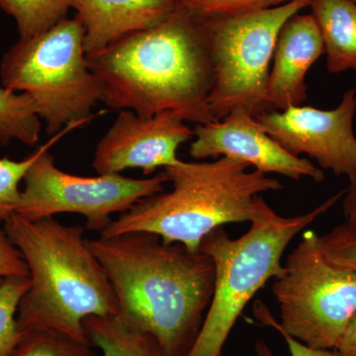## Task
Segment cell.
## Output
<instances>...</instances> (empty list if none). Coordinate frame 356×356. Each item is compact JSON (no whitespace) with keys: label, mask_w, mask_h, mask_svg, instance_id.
<instances>
[{"label":"cell","mask_w":356,"mask_h":356,"mask_svg":"<svg viewBox=\"0 0 356 356\" xmlns=\"http://www.w3.org/2000/svg\"><path fill=\"white\" fill-rule=\"evenodd\" d=\"M346 189L305 214L283 217L261 196L247 233L232 238L221 228L204 238L200 250L214 262V293L202 327L187 356H220L248 302L282 273V257L293 238L343 199Z\"/></svg>","instance_id":"5b68a950"},{"label":"cell","mask_w":356,"mask_h":356,"mask_svg":"<svg viewBox=\"0 0 356 356\" xmlns=\"http://www.w3.org/2000/svg\"><path fill=\"white\" fill-rule=\"evenodd\" d=\"M89 343L54 331L22 334L10 356H100Z\"/></svg>","instance_id":"d6986e66"},{"label":"cell","mask_w":356,"mask_h":356,"mask_svg":"<svg viewBox=\"0 0 356 356\" xmlns=\"http://www.w3.org/2000/svg\"><path fill=\"white\" fill-rule=\"evenodd\" d=\"M311 1L294 0L257 13L203 19L214 72L208 104L215 120L238 109L254 117L273 111L267 84L276 42L285 23Z\"/></svg>","instance_id":"52a82bcc"},{"label":"cell","mask_w":356,"mask_h":356,"mask_svg":"<svg viewBox=\"0 0 356 356\" xmlns=\"http://www.w3.org/2000/svg\"><path fill=\"white\" fill-rule=\"evenodd\" d=\"M355 112L356 88H350L334 109L297 105L255 118L290 154H307L317 161L321 170H331L353 182L356 179Z\"/></svg>","instance_id":"30bf717a"},{"label":"cell","mask_w":356,"mask_h":356,"mask_svg":"<svg viewBox=\"0 0 356 356\" xmlns=\"http://www.w3.org/2000/svg\"><path fill=\"white\" fill-rule=\"evenodd\" d=\"M29 278H7L0 285V356H10L22 334L17 313L21 299L29 288Z\"/></svg>","instance_id":"ffe728a7"},{"label":"cell","mask_w":356,"mask_h":356,"mask_svg":"<svg viewBox=\"0 0 356 356\" xmlns=\"http://www.w3.org/2000/svg\"><path fill=\"white\" fill-rule=\"evenodd\" d=\"M84 27L86 56L104 51L168 19L177 0H72Z\"/></svg>","instance_id":"5bb4252c"},{"label":"cell","mask_w":356,"mask_h":356,"mask_svg":"<svg viewBox=\"0 0 356 356\" xmlns=\"http://www.w3.org/2000/svg\"><path fill=\"white\" fill-rule=\"evenodd\" d=\"M273 292L278 325L316 350H334L356 313L355 271L327 261L314 231L305 232L288 254Z\"/></svg>","instance_id":"ba28073f"},{"label":"cell","mask_w":356,"mask_h":356,"mask_svg":"<svg viewBox=\"0 0 356 356\" xmlns=\"http://www.w3.org/2000/svg\"><path fill=\"white\" fill-rule=\"evenodd\" d=\"M76 128L79 126H67L42 145L39 156L23 178L24 188L15 214L31 221L60 213L81 215L86 228L100 234L109 226L115 213L122 214L142 199L163 191L168 178L165 170L144 179L121 173L84 177L63 172L49 149Z\"/></svg>","instance_id":"9c48e42d"},{"label":"cell","mask_w":356,"mask_h":356,"mask_svg":"<svg viewBox=\"0 0 356 356\" xmlns=\"http://www.w3.org/2000/svg\"><path fill=\"white\" fill-rule=\"evenodd\" d=\"M353 2H355V3H356V0H353Z\"/></svg>","instance_id":"83f0119b"},{"label":"cell","mask_w":356,"mask_h":356,"mask_svg":"<svg viewBox=\"0 0 356 356\" xmlns=\"http://www.w3.org/2000/svg\"><path fill=\"white\" fill-rule=\"evenodd\" d=\"M108 276L117 315L156 339L165 356H187L214 293L212 259L159 236L133 232L86 238Z\"/></svg>","instance_id":"6da1fadb"},{"label":"cell","mask_w":356,"mask_h":356,"mask_svg":"<svg viewBox=\"0 0 356 356\" xmlns=\"http://www.w3.org/2000/svg\"><path fill=\"white\" fill-rule=\"evenodd\" d=\"M83 325L89 343L102 351V356H165L154 337L118 316H92Z\"/></svg>","instance_id":"2e32d148"},{"label":"cell","mask_w":356,"mask_h":356,"mask_svg":"<svg viewBox=\"0 0 356 356\" xmlns=\"http://www.w3.org/2000/svg\"><path fill=\"white\" fill-rule=\"evenodd\" d=\"M250 168L228 156L201 163L179 161L163 170L172 191L142 199L112 220L99 236L146 232L163 243L199 252L214 229L252 221L257 197L282 188L276 178Z\"/></svg>","instance_id":"277c9868"},{"label":"cell","mask_w":356,"mask_h":356,"mask_svg":"<svg viewBox=\"0 0 356 356\" xmlns=\"http://www.w3.org/2000/svg\"><path fill=\"white\" fill-rule=\"evenodd\" d=\"M103 102L143 117L173 111L196 125L216 121L208 98L214 81L205 21L177 7L161 24L86 56Z\"/></svg>","instance_id":"7a4b0ae2"},{"label":"cell","mask_w":356,"mask_h":356,"mask_svg":"<svg viewBox=\"0 0 356 356\" xmlns=\"http://www.w3.org/2000/svg\"><path fill=\"white\" fill-rule=\"evenodd\" d=\"M194 137V131L173 111L143 117L122 110L113 125L96 146L92 168L98 175L143 170L153 175L159 168L177 165L180 145Z\"/></svg>","instance_id":"8fae6325"},{"label":"cell","mask_w":356,"mask_h":356,"mask_svg":"<svg viewBox=\"0 0 356 356\" xmlns=\"http://www.w3.org/2000/svg\"><path fill=\"white\" fill-rule=\"evenodd\" d=\"M40 152L41 147L20 161L0 159V222H4L7 218L15 214L20 199V182L23 181L26 172Z\"/></svg>","instance_id":"603a6c76"},{"label":"cell","mask_w":356,"mask_h":356,"mask_svg":"<svg viewBox=\"0 0 356 356\" xmlns=\"http://www.w3.org/2000/svg\"><path fill=\"white\" fill-rule=\"evenodd\" d=\"M312 15L320 28L331 74H356V3L353 0H312Z\"/></svg>","instance_id":"9a60e30c"},{"label":"cell","mask_w":356,"mask_h":356,"mask_svg":"<svg viewBox=\"0 0 356 356\" xmlns=\"http://www.w3.org/2000/svg\"><path fill=\"white\" fill-rule=\"evenodd\" d=\"M324 53L322 34L312 14L297 13L285 23L276 42L267 84L271 109L282 111L306 102L307 74Z\"/></svg>","instance_id":"4fadbf2b"},{"label":"cell","mask_w":356,"mask_h":356,"mask_svg":"<svg viewBox=\"0 0 356 356\" xmlns=\"http://www.w3.org/2000/svg\"><path fill=\"white\" fill-rule=\"evenodd\" d=\"M41 118L34 100L26 93H17L0 86V144L13 140L27 146L38 143Z\"/></svg>","instance_id":"e0dca14e"},{"label":"cell","mask_w":356,"mask_h":356,"mask_svg":"<svg viewBox=\"0 0 356 356\" xmlns=\"http://www.w3.org/2000/svg\"><path fill=\"white\" fill-rule=\"evenodd\" d=\"M3 224L29 270V288L17 313L20 334L54 331L89 343L84 320L117 315L118 306L83 227L67 226L55 217L31 221L17 214Z\"/></svg>","instance_id":"3957f363"},{"label":"cell","mask_w":356,"mask_h":356,"mask_svg":"<svg viewBox=\"0 0 356 356\" xmlns=\"http://www.w3.org/2000/svg\"><path fill=\"white\" fill-rule=\"evenodd\" d=\"M294 0H177V6L204 20L222 19L257 13Z\"/></svg>","instance_id":"44dd1931"},{"label":"cell","mask_w":356,"mask_h":356,"mask_svg":"<svg viewBox=\"0 0 356 356\" xmlns=\"http://www.w3.org/2000/svg\"><path fill=\"white\" fill-rule=\"evenodd\" d=\"M220 356H225V355H222H222H220Z\"/></svg>","instance_id":"f1b7e54d"},{"label":"cell","mask_w":356,"mask_h":356,"mask_svg":"<svg viewBox=\"0 0 356 356\" xmlns=\"http://www.w3.org/2000/svg\"><path fill=\"white\" fill-rule=\"evenodd\" d=\"M254 314L255 318L261 323V325L273 327L276 332H280L281 337L284 339L285 343H287L288 350L291 356H337L334 350H316V348H309L306 344L289 336L278 325L277 320L273 317L271 312L262 302L255 303ZM254 350L257 356H274L270 348L267 346L264 339H259L255 343Z\"/></svg>","instance_id":"cb8c5ba5"},{"label":"cell","mask_w":356,"mask_h":356,"mask_svg":"<svg viewBox=\"0 0 356 356\" xmlns=\"http://www.w3.org/2000/svg\"><path fill=\"white\" fill-rule=\"evenodd\" d=\"M189 154L193 159L221 156L245 161L262 173H277L290 179H325L323 170L308 159L287 152L262 128L254 115L235 110L221 120L196 125Z\"/></svg>","instance_id":"7c38bea8"},{"label":"cell","mask_w":356,"mask_h":356,"mask_svg":"<svg viewBox=\"0 0 356 356\" xmlns=\"http://www.w3.org/2000/svg\"><path fill=\"white\" fill-rule=\"evenodd\" d=\"M11 277L29 278V270L19 250L0 229V285Z\"/></svg>","instance_id":"d4e9b609"},{"label":"cell","mask_w":356,"mask_h":356,"mask_svg":"<svg viewBox=\"0 0 356 356\" xmlns=\"http://www.w3.org/2000/svg\"><path fill=\"white\" fill-rule=\"evenodd\" d=\"M318 245L331 264L356 273V221L346 220L325 235L318 236Z\"/></svg>","instance_id":"7402d4cb"},{"label":"cell","mask_w":356,"mask_h":356,"mask_svg":"<svg viewBox=\"0 0 356 356\" xmlns=\"http://www.w3.org/2000/svg\"><path fill=\"white\" fill-rule=\"evenodd\" d=\"M72 0H0V8L17 23L20 39L49 31L67 19Z\"/></svg>","instance_id":"ac0fdd59"},{"label":"cell","mask_w":356,"mask_h":356,"mask_svg":"<svg viewBox=\"0 0 356 356\" xmlns=\"http://www.w3.org/2000/svg\"><path fill=\"white\" fill-rule=\"evenodd\" d=\"M337 356H356V313L334 348Z\"/></svg>","instance_id":"484cf974"},{"label":"cell","mask_w":356,"mask_h":356,"mask_svg":"<svg viewBox=\"0 0 356 356\" xmlns=\"http://www.w3.org/2000/svg\"><path fill=\"white\" fill-rule=\"evenodd\" d=\"M3 86L34 100L49 135L67 126H84L103 102V88L89 69L84 51V27L79 16L49 31L19 39L0 65Z\"/></svg>","instance_id":"8992f818"},{"label":"cell","mask_w":356,"mask_h":356,"mask_svg":"<svg viewBox=\"0 0 356 356\" xmlns=\"http://www.w3.org/2000/svg\"><path fill=\"white\" fill-rule=\"evenodd\" d=\"M343 214L348 221H356V179L350 182L343 197Z\"/></svg>","instance_id":"4316f807"}]
</instances>
